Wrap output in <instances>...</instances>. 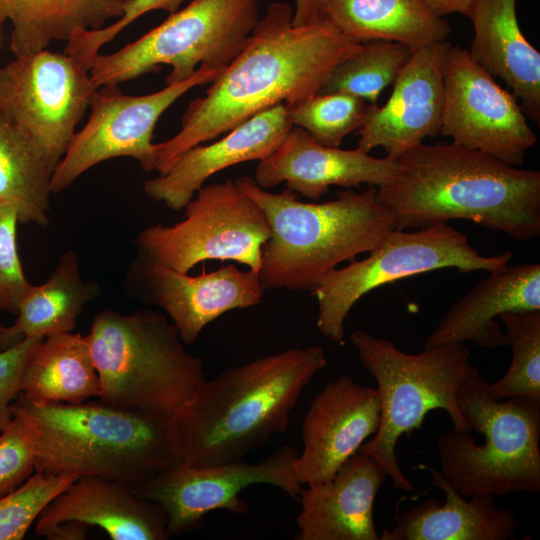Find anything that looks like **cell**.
Listing matches in <instances>:
<instances>
[{"label": "cell", "mask_w": 540, "mask_h": 540, "mask_svg": "<svg viewBox=\"0 0 540 540\" xmlns=\"http://www.w3.org/2000/svg\"><path fill=\"white\" fill-rule=\"evenodd\" d=\"M362 45L328 18L294 26L292 7L272 3L205 95L188 104L179 132L154 144L153 170L164 175L191 148L266 109L291 107L321 92L335 67Z\"/></svg>", "instance_id": "cell-1"}, {"label": "cell", "mask_w": 540, "mask_h": 540, "mask_svg": "<svg viewBox=\"0 0 540 540\" xmlns=\"http://www.w3.org/2000/svg\"><path fill=\"white\" fill-rule=\"evenodd\" d=\"M327 0H295L293 25L303 26L326 18Z\"/></svg>", "instance_id": "cell-39"}, {"label": "cell", "mask_w": 540, "mask_h": 540, "mask_svg": "<svg viewBox=\"0 0 540 540\" xmlns=\"http://www.w3.org/2000/svg\"><path fill=\"white\" fill-rule=\"evenodd\" d=\"M499 320L506 329L512 360L506 373L488 384L489 395L495 400H540V310L505 312Z\"/></svg>", "instance_id": "cell-32"}, {"label": "cell", "mask_w": 540, "mask_h": 540, "mask_svg": "<svg viewBox=\"0 0 540 540\" xmlns=\"http://www.w3.org/2000/svg\"><path fill=\"white\" fill-rule=\"evenodd\" d=\"M100 380V401L171 419L206 381L203 361L185 349L176 326L159 311L104 309L87 335Z\"/></svg>", "instance_id": "cell-6"}, {"label": "cell", "mask_w": 540, "mask_h": 540, "mask_svg": "<svg viewBox=\"0 0 540 540\" xmlns=\"http://www.w3.org/2000/svg\"><path fill=\"white\" fill-rule=\"evenodd\" d=\"M432 12L444 17L452 13H460L468 18L472 14L476 0H424Z\"/></svg>", "instance_id": "cell-40"}, {"label": "cell", "mask_w": 540, "mask_h": 540, "mask_svg": "<svg viewBox=\"0 0 540 540\" xmlns=\"http://www.w3.org/2000/svg\"><path fill=\"white\" fill-rule=\"evenodd\" d=\"M440 135L520 167L537 143L515 96L501 87L468 49L451 45L444 68Z\"/></svg>", "instance_id": "cell-15"}, {"label": "cell", "mask_w": 540, "mask_h": 540, "mask_svg": "<svg viewBox=\"0 0 540 540\" xmlns=\"http://www.w3.org/2000/svg\"><path fill=\"white\" fill-rule=\"evenodd\" d=\"M99 392L87 335L72 332L49 335L37 345L21 385V394L34 404L79 403Z\"/></svg>", "instance_id": "cell-28"}, {"label": "cell", "mask_w": 540, "mask_h": 540, "mask_svg": "<svg viewBox=\"0 0 540 540\" xmlns=\"http://www.w3.org/2000/svg\"><path fill=\"white\" fill-rule=\"evenodd\" d=\"M184 0H130L123 15L108 26L99 29H79L66 41L64 52L74 57L85 69L90 70L100 49L142 15L153 10L173 14Z\"/></svg>", "instance_id": "cell-36"}, {"label": "cell", "mask_w": 540, "mask_h": 540, "mask_svg": "<svg viewBox=\"0 0 540 540\" xmlns=\"http://www.w3.org/2000/svg\"><path fill=\"white\" fill-rule=\"evenodd\" d=\"M33 420L35 471L101 476L135 487L180 463L171 419L120 409L102 401L13 403Z\"/></svg>", "instance_id": "cell-5"}, {"label": "cell", "mask_w": 540, "mask_h": 540, "mask_svg": "<svg viewBox=\"0 0 540 540\" xmlns=\"http://www.w3.org/2000/svg\"><path fill=\"white\" fill-rule=\"evenodd\" d=\"M130 0H0V25L10 22L15 57L67 41L79 29H99L123 15Z\"/></svg>", "instance_id": "cell-27"}, {"label": "cell", "mask_w": 540, "mask_h": 540, "mask_svg": "<svg viewBox=\"0 0 540 540\" xmlns=\"http://www.w3.org/2000/svg\"><path fill=\"white\" fill-rule=\"evenodd\" d=\"M414 50L393 41L363 43L359 51L335 67L321 93H347L375 104L381 92L395 82Z\"/></svg>", "instance_id": "cell-31"}, {"label": "cell", "mask_w": 540, "mask_h": 540, "mask_svg": "<svg viewBox=\"0 0 540 540\" xmlns=\"http://www.w3.org/2000/svg\"><path fill=\"white\" fill-rule=\"evenodd\" d=\"M326 363L320 346L291 348L206 379L171 418L180 462L243 460L287 429L303 389Z\"/></svg>", "instance_id": "cell-3"}, {"label": "cell", "mask_w": 540, "mask_h": 540, "mask_svg": "<svg viewBox=\"0 0 540 540\" xmlns=\"http://www.w3.org/2000/svg\"><path fill=\"white\" fill-rule=\"evenodd\" d=\"M481 377L466 383L457 401L471 432L452 429L437 439L441 474L465 498L540 491V400H495Z\"/></svg>", "instance_id": "cell-8"}, {"label": "cell", "mask_w": 540, "mask_h": 540, "mask_svg": "<svg viewBox=\"0 0 540 540\" xmlns=\"http://www.w3.org/2000/svg\"><path fill=\"white\" fill-rule=\"evenodd\" d=\"M88 526L75 521H68L57 525L45 534L50 540H82L86 538Z\"/></svg>", "instance_id": "cell-41"}, {"label": "cell", "mask_w": 540, "mask_h": 540, "mask_svg": "<svg viewBox=\"0 0 540 540\" xmlns=\"http://www.w3.org/2000/svg\"><path fill=\"white\" fill-rule=\"evenodd\" d=\"M376 388L350 375L327 382L311 402L302 423L303 451L293 473L302 485L329 480L380 425Z\"/></svg>", "instance_id": "cell-18"}, {"label": "cell", "mask_w": 540, "mask_h": 540, "mask_svg": "<svg viewBox=\"0 0 540 540\" xmlns=\"http://www.w3.org/2000/svg\"><path fill=\"white\" fill-rule=\"evenodd\" d=\"M359 261L332 270L311 294L318 303L316 325L331 342L345 344V320L365 294L389 283L446 268L461 273L491 272L513 258L510 251L485 256L448 223L411 230L393 229Z\"/></svg>", "instance_id": "cell-10"}, {"label": "cell", "mask_w": 540, "mask_h": 540, "mask_svg": "<svg viewBox=\"0 0 540 540\" xmlns=\"http://www.w3.org/2000/svg\"><path fill=\"white\" fill-rule=\"evenodd\" d=\"M297 455L293 447L284 445L256 463L240 460L197 467L180 462L132 488L161 507L172 536L199 527L204 516L215 510L247 513L248 504L240 493L254 484L275 486L297 501L302 487L293 473Z\"/></svg>", "instance_id": "cell-14"}, {"label": "cell", "mask_w": 540, "mask_h": 540, "mask_svg": "<svg viewBox=\"0 0 540 540\" xmlns=\"http://www.w3.org/2000/svg\"><path fill=\"white\" fill-rule=\"evenodd\" d=\"M387 473L374 458L352 455L327 481L301 487L296 540H379L373 506Z\"/></svg>", "instance_id": "cell-21"}, {"label": "cell", "mask_w": 540, "mask_h": 540, "mask_svg": "<svg viewBox=\"0 0 540 540\" xmlns=\"http://www.w3.org/2000/svg\"><path fill=\"white\" fill-rule=\"evenodd\" d=\"M396 160L395 177L376 193L393 214L396 229L464 219L518 241L539 236L538 170L453 142L422 143Z\"/></svg>", "instance_id": "cell-2"}, {"label": "cell", "mask_w": 540, "mask_h": 540, "mask_svg": "<svg viewBox=\"0 0 540 540\" xmlns=\"http://www.w3.org/2000/svg\"><path fill=\"white\" fill-rule=\"evenodd\" d=\"M447 41L414 50L395 82L387 102L369 104L365 121L356 132L357 147L365 152L381 147L397 159L410 149L436 137L444 108V68L451 47Z\"/></svg>", "instance_id": "cell-17"}, {"label": "cell", "mask_w": 540, "mask_h": 540, "mask_svg": "<svg viewBox=\"0 0 540 540\" xmlns=\"http://www.w3.org/2000/svg\"><path fill=\"white\" fill-rule=\"evenodd\" d=\"M127 292L148 305L161 308L176 326L185 345L202 330L234 309L258 305L263 297L259 272L234 264L191 276L137 253L125 281Z\"/></svg>", "instance_id": "cell-16"}, {"label": "cell", "mask_w": 540, "mask_h": 540, "mask_svg": "<svg viewBox=\"0 0 540 540\" xmlns=\"http://www.w3.org/2000/svg\"><path fill=\"white\" fill-rule=\"evenodd\" d=\"M80 476L35 471L0 497V540H21L44 508Z\"/></svg>", "instance_id": "cell-34"}, {"label": "cell", "mask_w": 540, "mask_h": 540, "mask_svg": "<svg viewBox=\"0 0 540 540\" xmlns=\"http://www.w3.org/2000/svg\"><path fill=\"white\" fill-rule=\"evenodd\" d=\"M360 362L375 379L381 402L380 425L358 452L371 456L384 468L394 486L413 492L396 458L402 435L421 427L427 413L442 409L453 429L471 432L457 397L461 388L478 377L470 363V349L462 342L441 344L417 354L400 350L393 341L358 330L351 334Z\"/></svg>", "instance_id": "cell-7"}, {"label": "cell", "mask_w": 540, "mask_h": 540, "mask_svg": "<svg viewBox=\"0 0 540 540\" xmlns=\"http://www.w3.org/2000/svg\"><path fill=\"white\" fill-rule=\"evenodd\" d=\"M397 170L396 159L374 157L358 147L325 146L304 129L292 126L273 153L258 161L254 180L263 189L284 182L291 191L319 200L331 186L383 187L393 180Z\"/></svg>", "instance_id": "cell-19"}, {"label": "cell", "mask_w": 540, "mask_h": 540, "mask_svg": "<svg viewBox=\"0 0 540 540\" xmlns=\"http://www.w3.org/2000/svg\"><path fill=\"white\" fill-rule=\"evenodd\" d=\"M223 70L200 65L189 79L141 96L123 94L119 85L97 88L86 124L75 132L52 173V193L64 191L90 168L116 157L134 158L144 171H152V138L160 116L191 88L211 83Z\"/></svg>", "instance_id": "cell-13"}, {"label": "cell", "mask_w": 540, "mask_h": 540, "mask_svg": "<svg viewBox=\"0 0 540 540\" xmlns=\"http://www.w3.org/2000/svg\"><path fill=\"white\" fill-rule=\"evenodd\" d=\"M235 183L260 206L270 225L259 269L265 291L312 294L340 263L368 253L395 229L393 214L377 200L373 186L360 193L339 191L334 200L313 203L299 201L288 188L271 193L249 176Z\"/></svg>", "instance_id": "cell-4"}, {"label": "cell", "mask_w": 540, "mask_h": 540, "mask_svg": "<svg viewBox=\"0 0 540 540\" xmlns=\"http://www.w3.org/2000/svg\"><path fill=\"white\" fill-rule=\"evenodd\" d=\"M488 273L445 313L424 348L467 341L488 349L506 346V333L496 318L540 310L539 263L507 264Z\"/></svg>", "instance_id": "cell-23"}, {"label": "cell", "mask_w": 540, "mask_h": 540, "mask_svg": "<svg viewBox=\"0 0 540 540\" xmlns=\"http://www.w3.org/2000/svg\"><path fill=\"white\" fill-rule=\"evenodd\" d=\"M173 226L157 224L135 238L138 254L188 273L207 260L234 261L259 272L270 236L264 211L235 183L202 186Z\"/></svg>", "instance_id": "cell-11"}, {"label": "cell", "mask_w": 540, "mask_h": 540, "mask_svg": "<svg viewBox=\"0 0 540 540\" xmlns=\"http://www.w3.org/2000/svg\"><path fill=\"white\" fill-rule=\"evenodd\" d=\"M471 56L511 90L525 115L540 124V53L521 31L516 0H476L470 16Z\"/></svg>", "instance_id": "cell-25"}, {"label": "cell", "mask_w": 540, "mask_h": 540, "mask_svg": "<svg viewBox=\"0 0 540 540\" xmlns=\"http://www.w3.org/2000/svg\"><path fill=\"white\" fill-rule=\"evenodd\" d=\"M442 490L445 501L430 498L398 515L381 540H508L517 530L516 514L500 508L492 494L463 497L436 469L420 464Z\"/></svg>", "instance_id": "cell-24"}, {"label": "cell", "mask_w": 540, "mask_h": 540, "mask_svg": "<svg viewBox=\"0 0 540 540\" xmlns=\"http://www.w3.org/2000/svg\"><path fill=\"white\" fill-rule=\"evenodd\" d=\"M16 211L0 203V311L16 315L26 292L31 287L19 258Z\"/></svg>", "instance_id": "cell-37"}, {"label": "cell", "mask_w": 540, "mask_h": 540, "mask_svg": "<svg viewBox=\"0 0 540 540\" xmlns=\"http://www.w3.org/2000/svg\"><path fill=\"white\" fill-rule=\"evenodd\" d=\"M13 418L0 434V497L25 482L35 471L38 436L31 417L11 405Z\"/></svg>", "instance_id": "cell-35"}, {"label": "cell", "mask_w": 540, "mask_h": 540, "mask_svg": "<svg viewBox=\"0 0 540 540\" xmlns=\"http://www.w3.org/2000/svg\"><path fill=\"white\" fill-rule=\"evenodd\" d=\"M258 20V0H193L123 48L99 53L89 74L99 88L156 72L163 64L172 68L166 85L189 79L200 65L225 69Z\"/></svg>", "instance_id": "cell-9"}, {"label": "cell", "mask_w": 540, "mask_h": 540, "mask_svg": "<svg viewBox=\"0 0 540 540\" xmlns=\"http://www.w3.org/2000/svg\"><path fill=\"white\" fill-rule=\"evenodd\" d=\"M96 90L65 52L43 49L0 66V111L31 137L52 173Z\"/></svg>", "instance_id": "cell-12"}, {"label": "cell", "mask_w": 540, "mask_h": 540, "mask_svg": "<svg viewBox=\"0 0 540 540\" xmlns=\"http://www.w3.org/2000/svg\"><path fill=\"white\" fill-rule=\"evenodd\" d=\"M23 338V333L15 324L13 326H5L0 323V350L12 347Z\"/></svg>", "instance_id": "cell-42"}, {"label": "cell", "mask_w": 540, "mask_h": 540, "mask_svg": "<svg viewBox=\"0 0 540 540\" xmlns=\"http://www.w3.org/2000/svg\"><path fill=\"white\" fill-rule=\"evenodd\" d=\"M100 293L97 281L82 278L77 252L65 251L48 279L26 292L15 325L24 337L72 332L86 305Z\"/></svg>", "instance_id": "cell-29"}, {"label": "cell", "mask_w": 540, "mask_h": 540, "mask_svg": "<svg viewBox=\"0 0 540 540\" xmlns=\"http://www.w3.org/2000/svg\"><path fill=\"white\" fill-rule=\"evenodd\" d=\"M75 521L103 529L113 540H166L167 519L161 507L139 497L132 486L95 475L75 480L37 518V535Z\"/></svg>", "instance_id": "cell-22"}, {"label": "cell", "mask_w": 540, "mask_h": 540, "mask_svg": "<svg viewBox=\"0 0 540 540\" xmlns=\"http://www.w3.org/2000/svg\"><path fill=\"white\" fill-rule=\"evenodd\" d=\"M41 337H24L12 347L0 350V434L13 418L11 405L21 393L23 374Z\"/></svg>", "instance_id": "cell-38"}, {"label": "cell", "mask_w": 540, "mask_h": 540, "mask_svg": "<svg viewBox=\"0 0 540 540\" xmlns=\"http://www.w3.org/2000/svg\"><path fill=\"white\" fill-rule=\"evenodd\" d=\"M52 171L31 137L0 111V203L12 207L19 223H50Z\"/></svg>", "instance_id": "cell-30"}, {"label": "cell", "mask_w": 540, "mask_h": 540, "mask_svg": "<svg viewBox=\"0 0 540 540\" xmlns=\"http://www.w3.org/2000/svg\"><path fill=\"white\" fill-rule=\"evenodd\" d=\"M369 104L347 93L319 92L287 107V112L291 124L304 129L318 143L339 147L348 134L361 128Z\"/></svg>", "instance_id": "cell-33"}, {"label": "cell", "mask_w": 540, "mask_h": 540, "mask_svg": "<svg viewBox=\"0 0 540 540\" xmlns=\"http://www.w3.org/2000/svg\"><path fill=\"white\" fill-rule=\"evenodd\" d=\"M292 126L285 104L266 109L227 132L222 139L185 152L167 173L147 180L144 192L155 202L179 211L212 175L272 154Z\"/></svg>", "instance_id": "cell-20"}, {"label": "cell", "mask_w": 540, "mask_h": 540, "mask_svg": "<svg viewBox=\"0 0 540 540\" xmlns=\"http://www.w3.org/2000/svg\"><path fill=\"white\" fill-rule=\"evenodd\" d=\"M326 18L360 42L384 40L413 49L446 41L449 22L424 0H327Z\"/></svg>", "instance_id": "cell-26"}]
</instances>
